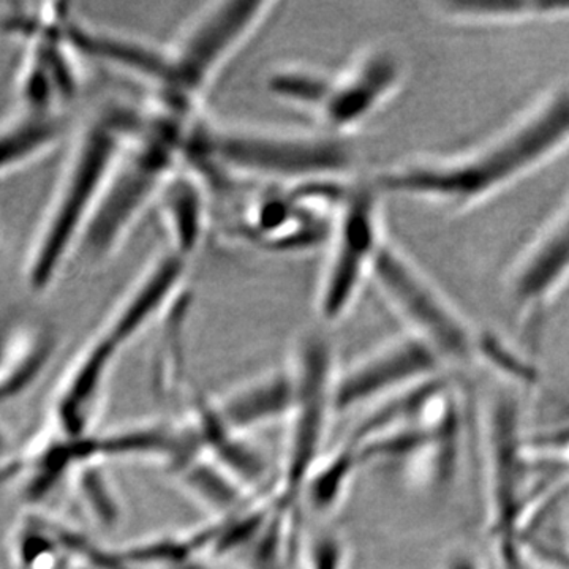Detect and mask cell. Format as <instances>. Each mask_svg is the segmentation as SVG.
Listing matches in <instances>:
<instances>
[{
  "label": "cell",
  "instance_id": "cell-1",
  "mask_svg": "<svg viewBox=\"0 0 569 569\" xmlns=\"http://www.w3.org/2000/svg\"><path fill=\"white\" fill-rule=\"evenodd\" d=\"M569 149V82L553 86L470 148L402 160L373 174L385 197L466 212L507 192Z\"/></svg>",
  "mask_w": 569,
  "mask_h": 569
},
{
  "label": "cell",
  "instance_id": "cell-2",
  "mask_svg": "<svg viewBox=\"0 0 569 569\" xmlns=\"http://www.w3.org/2000/svg\"><path fill=\"white\" fill-rule=\"evenodd\" d=\"M148 107L129 100L100 103L73 130L66 159L24 254L22 276L32 293L50 291L80 250L119 160L140 132Z\"/></svg>",
  "mask_w": 569,
  "mask_h": 569
},
{
  "label": "cell",
  "instance_id": "cell-3",
  "mask_svg": "<svg viewBox=\"0 0 569 569\" xmlns=\"http://www.w3.org/2000/svg\"><path fill=\"white\" fill-rule=\"evenodd\" d=\"M183 163L201 178L293 187L351 179L356 149L350 137L325 129L287 130L198 118L190 127Z\"/></svg>",
  "mask_w": 569,
  "mask_h": 569
},
{
  "label": "cell",
  "instance_id": "cell-4",
  "mask_svg": "<svg viewBox=\"0 0 569 569\" xmlns=\"http://www.w3.org/2000/svg\"><path fill=\"white\" fill-rule=\"evenodd\" d=\"M200 116H187L153 103L140 132L126 149L102 194L78 254L96 266L111 260L126 244L141 217L171 176L183 167L190 127Z\"/></svg>",
  "mask_w": 569,
  "mask_h": 569
},
{
  "label": "cell",
  "instance_id": "cell-5",
  "mask_svg": "<svg viewBox=\"0 0 569 569\" xmlns=\"http://www.w3.org/2000/svg\"><path fill=\"white\" fill-rule=\"evenodd\" d=\"M372 283L406 326L407 335L432 348L448 369L481 366L488 332L475 328L436 280L389 238L378 257Z\"/></svg>",
  "mask_w": 569,
  "mask_h": 569
},
{
  "label": "cell",
  "instance_id": "cell-6",
  "mask_svg": "<svg viewBox=\"0 0 569 569\" xmlns=\"http://www.w3.org/2000/svg\"><path fill=\"white\" fill-rule=\"evenodd\" d=\"M277 7L266 0H217L194 11L168 44L174 97L163 107L197 116L217 78L274 17Z\"/></svg>",
  "mask_w": 569,
  "mask_h": 569
},
{
  "label": "cell",
  "instance_id": "cell-7",
  "mask_svg": "<svg viewBox=\"0 0 569 569\" xmlns=\"http://www.w3.org/2000/svg\"><path fill=\"white\" fill-rule=\"evenodd\" d=\"M296 399L288 418L282 473L274 501L283 511L296 515L301 505L306 479L323 458L329 419L335 417L336 355L329 337L307 331L296 340L291 361Z\"/></svg>",
  "mask_w": 569,
  "mask_h": 569
},
{
  "label": "cell",
  "instance_id": "cell-8",
  "mask_svg": "<svg viewBox=\"0 0 569 569\" xmlns=\"http://www.w3.org/2000/svg\"><path fill=\"white\" fill-rule=\"evenodd\" d=\"M383 198L372 179L355 181L332 217L316 293L321 323H340L353 310L366 283L372 282L378 257L388 241Z\"/></svg>",
  "mask_w": 569,
  "mask_h": 569
},
{
  "label": "cell",
  "instance_id": "cell-9",
  "mask_svg": "<svg viewBox=\"0 0 569 569\" xmlns=\"http://www.w3.org/2000/svg\"><path fill=\"white\" fill-rule=\"evenodd\" d=\"M569 287V193L520 249L503 279L507 302L527 339L541 335L545 318Z\"/></svg>",
  "mask_w": 569,
  "mask_h": 569
},
{
  "label": "cell",
  "instance_id": "cell-10",
  "mask_svg": "<svg viewBox=\"0 0 569 569\" xmlns=\"http://www.w3.org/2000/svg\"><path fill=\"white\" fill-rule=\"evenodd\" d=\"M447 372L448 366L432 348L406 332L337 372L335 413L376 407L389 397Z\"/></svg>",
  "mask_w": 569,
  "mask_h": 569
},
{
  "label": "cell",
  "instance_id": "cell-11",
  "mask_svg": "<svg viewBox=\"0 0 569 569\" xmlns=\"http://www.w3.org/2000/svg\"><path fill=\"white\" fill-rule=\"evenodd\" d=\"M407 78L403 56L389 44H369L346 69L335 73L331 91L318 116L321 129L351 137L402 89Z\"/></svg>",
  "mask_w": 569,
  "mask_h": 569
},
{
  "label": "cell",
  "instance_id": "cell-12",
  "mask_svg": "<svg viewBox=\"0 0 569 569\" xmlns=\"http://www.w3.org/2000/svg\"><path fill=\"white\" fill-rule=\"evenodd\" d=\"M63 37L78 58L102 63L140 81L152 89L156 102L168 104L173 100L174 74L168 44L89 24L71 11L63 21Z\"/></svg>",
  "mask_w": 569,
  "mask_h": 569
},
{
  "label": "cell",
  "instance_id": "cell-13",
  "mask_svg": "<svg viewBox=\"0 0 569 569\" xmlns=\"http://www.w3.org/2000/svg\"><path fill=\"white\" fill-rule=\"evenodd\" d=\"M189 258L164 246L112 307L100 332L122 350L129 347L181 299L189 276Z\"/></svg>",
  "mask_w": 569,
  "mask_h": 569
},
{
  "label": "cell",
  "instance_id": "cell-14",
  "mask_svg": "<svg viewBox=\"0 0 569 569\" xmlns=\"http://www.w3.org/2000/svg\"><path fill=\"white\" fill-rule=\"evenodd\" d=\"M121 351L100 331L82 348L56 397L52 415L59 436L67 440L92 436L108 378Z\"/></svg>",
  "mask_w": 569,
  "mask_h": 569
},
{
  "label": "cell",
  "instance_id": "cell-15",
  "mask_svg": "<svg viewBox=\"0 0 569 569\" xmlns=\"http://www.w3.org/2000/svg\"><path fill=\"white\" fill-rule=\"evenodd\" d=\"M295 399L293 373L284 366L238 385L213 403L234 432L247 436L252 430L290 418Z\"/></svg>",
  "mask_w": 569,
  "mask_h": 569
},
{
  "label": "cell",
  "instance_id": "cell-16",
  "mask_svg": "<svg viewBox=\"0 0 569 569\" xmlns=\"http://www.w3.org/2000/svg\"><path fill=\"white\" fill-rule=\"evenodd\" d=\"M192 426L203 455L227 470L242 488L252 492L264 485L268 463L263 455L223 421L213 400H194Z\"/></svg>",
  "mask_w": 569,
  "mask_h": 569
},
{
  "label": "cell",
  "instance_id": "cell-17",
  "mask_svg": "<svg viewBox=\"0 0 569 569\" xmlns=\"http://www.w3.org/2000/svg\"><path fill=\"white\" fill-rule=\"evenodd\" d=\"M157 208L167 230V246L190 260L208 231L209 190L203 181L183 164L164 186Z\"/></svg>",
  "mask_w": 569,
  "mask_h": 569
},
{
  "label": "cell",
  "instance_id": "cell-18",
  "mask_svg": "<svg viewBox=\"0 0 569 569\" xmlns=\"http://www.w3.org/2000/svg\"><path fill=\"white\" fill-rule=\"evenodd\" d=\"M66 112H40L20 108L0 123V178L39 162L71 137Z\"/></svg>",
  "mask_w": 569,
  "mask_h": 569
},
{
  "label": "cell",
  "instance_id": "cell-19",
  "mask_svg": "<svg viewBox=\"0 0 569 569\" xmlns=\"http://www.w3.org/2000/svg\"><path fill=\"white\" fill-rule=\"evenodd\" d=\"M432 10L441 20L470 28L569 21V0H440Z\"/></svg>",
  "mask_w": 569,
  "mask_h": 569
},
{
  "label": "cell",
  "instance_id": "cell-20",
  "mask_svg": "<svg viewBox=\"0 0 569 569\" xmlns=\"http://www.w3.org/2000/svg\"><path fill=\"white\" fill-rule=\"evenodd\" d=\"M50 331L17 328L0 339V397L20 395L40 377L54 355Z\"/></svg>",
  "mask_w": 569,
  "mask_h": 569
},
{
  "label": "cell",
  "instance_id": "cell-21",
  "mask_svg": "<svg viewBox=\"0 0 569 569\" xmlns=\"http://www.w3.org/2000/svg\"><path fill=\"white\" fill-rule=\"evenodd\" d=\"M183 492L211 511L216 519L228 518L253 503L250 492L208 456H200L176 473Z\"/></svg>",
  "mask_w": 569,
  "mask_h": 569
},
{
  "label": "cell",
  "instance_id": "cell-22",
  "mask_svg": "<svg viewBox=\"0 0 569 569\" xmlns=\"http://www.w3.org/2000/svg\"><path fill=\"white\" fill-rule=\"evenodd\" d=\"M362 467L358 448L350 440L323 456L306 479L301 503L313 515L331 516L346 500L351 482Z\"/></svg>",
  "mask_w": 569,
  "mask_h": 569
},
{
  "label": "cell",
  "instance_id": "cell-23",
  "mask_svg": "<svg viewBox=\"0 0 569 569\" xmlns=\"http://www.w3.org/2000/svg\"><path fill=\"white\" fill-rule=\"evenodd\" d=\"M332 80L335 73L321 67L288 62L279 63L266 73L264 88L279 102L318 118L328 100Z\"/></svg>",
  "mask_w": 569,
  "mask_h": 569
},
{
  "label": "cell",
  "instance_id": "cell-24",
  "mask_svg": "<svg viewBox=\"0 0 569 569\" xmlns=\"http://www.w3.org/2000/svg\"><path fill=\"white\" fill-rule=\"evenodd\" d=\"M74 473L78 496L93 522L103 529L118 527L122 520L121 501L99 462L84 463Z\"/></svg>",
  "mask_w": 569,
  "mask_h": 569
},
{
  "label": "cell",
  "instance_id": "cell-25",
  "mask_svg": "<svg viewBox=\"0 0 569 569\" xmlns=\"http://www.w3.org/2000/svg\"><path fill=\"white\" fill-rule=\"evenodd\" d=\"M305 569H348L350 552L342 535L335 530H318L302 546Z\"/></svg>",
  "mask_w": 569,
  "mask_h": 569
},
{
  "label": "cell",
  "instance_id": "cell-26",
  "mask_svg": "<svg viewBox=\"0 0 569 569\" xmlns=\"http://www.w3.org/2000/svg\"><path fill=\"white\" fill-rule=\"evenodd\" d=\"M441 569H482L481 565L478 563L475 557L470 553L463 552V550H456L451 556L447 557L443 561V568Z\"/></svg>",
  "mask_w": 569,
  "mask_h": 569
},
{
  "label": "cell",
  "instance_id": "cell-27",
  "mask_svg": "<svg viewBox=\"0 0 569 569\" xmlns=\"http://www.w3.org/2000/svg\"><path fill=\"white\" fill-rule=\"evenodd\" d=\"M170 569H216L211 563L204 560V557H197V559L183 561L181 565Z\"/></svg>",
  "mask_w": 569,
  "mask_h": 569
}]
</instances>
